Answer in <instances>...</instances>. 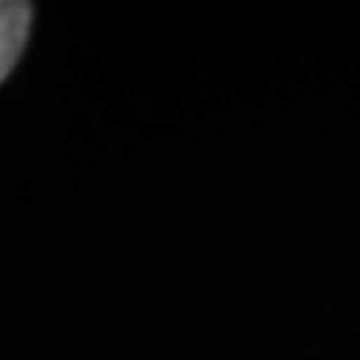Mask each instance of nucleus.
<instances>
[{
  "label": "nucleus",
  "mask_w": 360,
  "mask_h": 360,
  "mask_svg": "<svg viewBox=\"0 0 360 360\" xmlns=\"http://www.w3.org/2000/svg\"><path fill=\"white\" fill-rule=\"evenodd\" d=\"M33 6L21 0H0V82L13 72L27 42Z\"/></svg>",
  "instance_id": "f257e3e1"
}]
</instances>
